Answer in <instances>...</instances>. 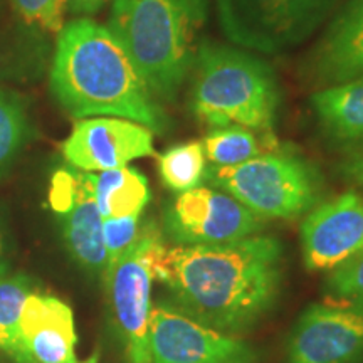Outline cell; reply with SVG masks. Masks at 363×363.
Listing matches in <instances>:
<instances>
[{"instance_id": "15", "label": "cell", "mask_w": 363, "mask_h": 363, "mask_svg": "<svg viewBox=\"0 0 363 363\" xmlns=\"http://www.w3.org/2000/svg\"><path fill=\"white\" fill-rule=\"evenodd\" d=\"M57 217L72 259L91 274L104 278L108 257L103 240V217L94 201V174L79 172V190L74 206Z\"/></svg>"}, {"instance_id": "11", "label": "cell", "mask_w": 363, "mask_h": 363, "mask_svg": "<svg viewBox=\"0 0 363 363\" xmlns=\"http://www.w3.org/2000/svg\"><path fill=\"white\" fill-rule=\"evenodd\" d=\"M104 281L110 291L113 316L123 338L126 362L152 363L148 333L153 278L142 259L138 239L106 271Z\"/></svg>"}, {"instance_id": "9", "label": "cell", "mask_w": 363, "mask_h": 363, "mask_svg": "<svg viewBox=\"0 0 363 363\" xmlns=\"http://www.w3.org/2000/svg\"><path fill=\"white\" fill-rule=\"evenodd\" d=\"M288 363H360L363 308L345 303L308 306L289 335Z\"/></svg>"}, {"instance_id": "8", "label": "cell", "mask_w": 363, "mask_h": 363, "mask_svg": "<svg viewBox=\"0 0 363 363\" xmlns=\"http://www.w3.org/2000/svg\"><path fill=\"white\" fill-rule=\"evenodd\" d=\"M148 340L152 363L257 362L246 342L201 323L172 301L152 306Z\"/></svg>"}, {"instance_id": "25", "label": "cell", "mask_w": 363, "mask_h": 363, "mask_svg": "<svg viewBox=\"0 0 363 363\" xmlns=\"http://www.w3.org/2000/svg\"><path fill=\"white\" fill-rule=\"evenodd\" d=\"M79 190V172L72 169H59L54 172L49 185V206L54 214L62 216L74 206Z\"/></svg>"}, {"instance_id": "26", "label": "cell", "mask_w": 363, "mask_h": 363, "mask_svg": "<svg viewBox=\"0 0 363 363\" xmlns=\"http://www.w3.org/2000/svg\"><path fill=\"white\" fill-rule=\"evenodd\" d=\"M17 54L19 52H12L4 45H0V88L6 81L19 78L22 72L29 69V61H22L17 57Z\"/></svg>"}, {"instance_id": "7", "label": "cell", "mask_w": 363, "mask_h": 363, "mask_svg": "<svg viewBox=\"0 0 363 363\" xmlns=\"http://www.w3.org/2000/svg\"><path fill=\"white\" fill-rule=\"evenodd\" d=\"M262 219L220 190L197 187L177 194L163 214V230L179 246H219L256 235Z\"/></svg>"}, {"instance_id": "12", "label": "cell", "mask_w": 363, "mask_h": 363, "mask_svg": "<svg viewBox=\"0 0 363 363\" xmlns=\"http://www.w3.org/2000/svg\"><path fill=\"white\" fill-rule=\"evenodd\" d=\"M306 269L326 271L363 251V197L347 192L308 214L301 225Z\"/></svg>"}, {"instance_id": "13", "label": "cell", "mask_w": 363, "mask_h": 363, "mask_svg": "<svg viewBox=\"0 0 363 363\" xmlns=\"http://www.w3.org/2000/svg\"><path fill=\"white\" fill-rule=\"evenodd\" d=\"M74 315L56 296L30 293L17 328V363H78Z\"/></svg>"}, {"instance_id": "14", "label": "cell", "mask_w": 363, "mask_h": 363, "mask_svg": "<svg viewBox=\"0 0 363 363\" xmlns=\"http://www.w3.org/2000/svg\"><path fill=\"white\" fill-rule=\"evenodd\" d=\"M310 69L325 88L363 78V0H348L338 11L313 52Z\"/></svg>"}, {"instance_id": "1", "label": "cell", "mask_w": 363, "mask_h": 363, "mask_svg": "<svg viewBox=\"0 0 363 363\" xmlns=\"http://www.w3.org/2000/svg\"><path fill=\"white\" fill-rule=\"evenodd\" d=\"M281 281L283 246L272 235L167 251L163 284L172 303L225 335L256 325L278 299Z\"/></svg>"}, {"instance_id": "23", "label": "cell", "mask_w": 363, "mask_h": 363, "mask_svg": "<svg viewBox=\"0 0 363 363\" xmlns=\"http://www.w3.org/2000/svg\"><path fill=\"white\" fill-rule=\"evenodd\" d=\"M325 289L330 301L363 308V251L330 269Z\"/></svg>"}, {"instance_id": "18", "label": "cell", "mask_w": 363, "mask_h": 363, "mask_svg": "<svg viewBox=\"0 0 363 363\" xmlns=\"http://www.w3.org/2000/svg\"><path fill=\"white\" fill-rule=\"evenodd\" d=\"M206 158L216 167H234L276 150L269 133L257 136L256 130L230 125L208 131L202 140Z\"/></svg>"}, {"instance_id": "28", "label": "cell", "mask_w": 363, "mask_h": 363, "mask_svg": "<svg viewBox=\"0 0 363 363\" xmlns=\"http://www.w3.org/2000/svg\"><path fill=\"white\" fill-rule=\"evenodd\" d=\"M12 259V244L11 235H9V229L6 224V219L0 214V278L7 276L9 267H11Z\"/></svg>"}, {"instance_id": "2", "label": "cell", "mask_w": 363, "mask_h": 363, "mask_svg": "<svg viewBox=\"0 0 363 363\" xmlns=\"http://www.w3.org/2000/svg\"><path fill=\"white\" fill-rule=\"evenodd\" d=\"M49 84L62 110L76 120L113 116L169 128L167 115L133 61L108 27L78 17L59 30Z\"/></svg>"}, {"instance_id": "3", "label": "cell", "mask_w": 363, "mask_h": 363, "mask_svg": "<svg viewBox=\"0 0 363 363\" xmlns=\"http://www.w3.org/2000/svg\"><path fill=\"white\" fill-rule=\"evenodd\" d=\"M208 0H111L108 29L153 93L174 101L192 72Z\"/></svg>"}, {"instance_id": "20", "label": "cell", "mask_w": 363, "mask_h": 363, "mask_svg": "<svg viewBox=\"0 0 363 363\" xmlns=\"http://www.w3.org/2000/svg\"><path fill=\"white\" fill-rule=\"evenodd\" d=\"M29 133L26 99L16 91L0 88V175L19 157Z\"/></svg>"}, {"instance_id": "24", "label": "cell", "mask_w": 363, "mask_h": 363, "mask_svg": "<svg viewBox=\"0 0 363 363\" xmlns=\"http://www.w3.org/2000/svg\"><path fill=\"white\" fill-rule=\"evenodd\" d=\"M140 230H142V214L121 217V219H103V240L106 249L108 269L133 246Z\"/></svg>"}, {"instance_id": "10", "label": "cell", "mask_w": 363, "mask_h": 363, "mask_svg": "<svg viewBox=\"0 0 363 363\" xmlns=\"http://www.w3.org/2000/svg\"><path fill=\"white\" fill-rule=\"evenodd\" d=\"M61 152L71 167L91 174L155 155V145L153 131L147 126L123 118L94 116L76 121Z\"/></svg>"}, {"instance_id": "4", "label": "cell", "mask_w": 363, "mask_h": 363, "mask_svg": "<svg viewBox=\"0 0 363 363\" xmlns=\"http://www.w3.org/2000/svg\"><path fill=\"white\" fill-rule=\"evenodd\" d=\"M190 104L212 128L239 125L269 133L278 120L281 91L269 66L251 52L201 43L192 67Z\"/></svg>"}, {"instance_id": "21", "label": "cell", "mask_w": 363, "mask_h": 363, "mask_svg": "<svg viewBox=\"0 0 363 363\" xmlns=\"http://www.w3.org/2000/svg\"><path fill=\"white\" fill-rule=\"evenodd\" d=\"M33 293L30 279L24 274L0 278V350L17 358V328L26 299Z\"/></svg>"}, {"instance_id": "29", "label": "cell", "mask_w": 363, "mask_h": 363, "mask_svg": "<svg viewBox=\"0 0 363 363\" xmlns=\"http://www.w3.org/2000/svg\"><path fill=\"white\" fill-rule=\"evenodd\" d=\"M108 0H67V12L78 17H88L101 11Z\"/></svg>"}, {"instance_id": "5", "label": "cell", "mask_w": 363, "mask_h": 363, "mask_svg": "<svg viewBox=\"0 0 363 363\" xmlns=\"http://www.w3.org/2000/svg\"><path fill=\"white\" fill-rule=\"evenodd\" d=\"M206 180L259 219H296L318 202L320 174L306 160L271 152L234 167H207Z\"/></svg>"}, {"instance_id": "6", "label": "cell", "mask_w": 363, "mask_h": 363, "mask_svg": "<svg viewBox=\"0 0 363 363\" xmlns=\"http://www.w3.org/2000/svg\"><path fill=\"white\" fill-rule=\"evenodd\" d=\"M342 0H216L217 19L230 43L247 51L279 54L323 26Z\"/></svg>"}, {"instance_id": "30", "label": "cell", "mask_w": 363, "mask_h": 363, "mask_svg": "<svg viewBox=\"0 0 363 363\" xmlns=\"http://www.w3.org/2000/svg\"><path fill=\"white\" fill-rule=\"evenodd\" d=\"M99 362V353L96 352V353H93V355H91L88 360H84V362H78V363H98Z\"/></svg>"}, {"instance_id": "22", "label": "cell", "mask_w": 363, "mask_h": 363, "mask_svg": "<svg viewBox=\"0 0 363 363\" xmlns=\"http://www.w3.org/2000/svg\"><path fill=\"white\" fill-rule=\"evenodd\" d=\"M11 4L21 24L38 35L59 34L66 24L67 0H11Z\"/></svg>"}, {"instance_id": "17", "label": "cell", "mask_w": 363, "mask_h": 363, "mask_svg": "<svg viewBox=\"0 0 363 363\" xmlns=\"http://www.w3.org/2000/svg\"><path fill=\"white\" fill-rule=\"evenodd\" d=\"M150 199L148 180L140 170L121 167L94 175V201L103 219L143 214Z\"/></svg>"}, {"instance_id": "19", "label": "cell", "mask_w": 363, "mask_h": 363, "mask_svg": "<svg viewBox=\"0 0 363 363\" xmlns=\"http://www.w3.org/2000/svg\"><path fill=\"white\" fill-rule=\"evenodd\" d=\"M207 174V158L202 142H187L170 147L158 157L162 184L175 194L202 187Z\"/></svg>"}, {"instance_id": "16", "label": "cell", "mask_w": 363, "mask_h": 363, "mask_svg": "<svg viewBox=\"0 0 363 363\" xmlns=\"http://www.w3.org/2000/svg\"><path fill=\"white\" fill-rule=\"evenodd\" d=\"M311 108L331 140L363 145V78L318 91Z\"/></svg>"}, {"instance_id": "27", "label": "cell", "mask_w": 363, "mask_h": 363, "mask_svg": "<svg viewBox=\"0 0 363 363\" xmlns=\"http://www.w3.org/2000/svg\"><path fill=\"white\" fill-rule=\"evenodd\" d=\"M340 172L348 182L363 187V145H358L343 158Z\"/></svg>"}]
</instances>
